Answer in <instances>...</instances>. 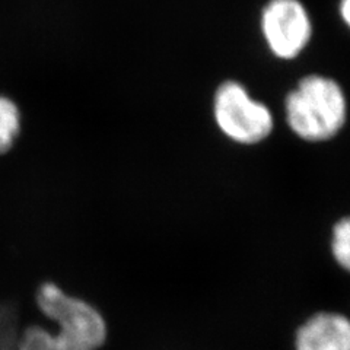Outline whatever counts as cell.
Instances as JSON below:
<instances>
[{
  "mask_svg": "<svg viewBox=\"0 0 350 350\" xmlns=\"http://www.w3.org/2000/svg\"><path fill=\"white\" fill-rule=\"evenodd\" d=\"M21 133V111L10 98L0 95V155L12 149Z\"/></svg>",
  "mask_w": 350,
  "mask_h": 350,
  "instance_id": "obj_7",
  "label": "cell"
},
{
  "mask_svg": "<svg viewBox=\"0 0 350 350\" xmlns=\"http://www.w3.org/2000/svg\"><path fill=\"white\" fill-rule=\"evenodd\" d=\"M261 32L273 56L292 60L308 46L312 22L301 0H269L261 14Z\"/></svg>",
  "mask_w": 350,
  "mask_h": 350,
  "instance_id": "obj_4",
  "label": "cell"
},
{
  "mask_svg": "<svg viewBox=\"0 0 350 350\" xmlns=\"http://www.w3.org/2000/svg\"><path fill=\"white\" fill-rule=\"evenodd\" d=\"M213 116L222 133L241 145L262 142L275 126L266 104L254 100L245 86L237 81H228L217 88Z\"/></svg>",
  "mask_w": 350,
  "mask_h": 350,
  "instance_id": "obj_3",
  "label": "cell"
},
{
  "mask_svg": "<svg viewBox=\"0 0 350 350\" xmlns=\"http://www.w3.org/2000/svg\"><path fill=\"white\" fill-rule=\"evenodd\" d=\"M16 350H90L75 345L50 328L31 325L22 332Z\"/></svg>",
  "mask_w": 350,
  "mask_h": 350,
  "instance_id": "obj_6",
  "label": "cell"
},
{
  "mask_svg": "<svg viewBox=\"0 0 350 350\" xmlns=\"http://www.w3.org/2000/svg\"><path fill=\"white\" fill-rule=\"evenodd\" d=\"M6 345H8V342H6V330L0 334V350H6Z\"/></svg>",
  "mask_w": 350,
  "mask_h": 350,
  "instance_id": "obj_10",
  "label": "cell"
},
{
  "mask_svg": "<svg viewBox=\"0 0 350 350\" xmlns=\"http://www.w3.org/2000/svg\"><path fill=\"white\" fill-rule=\"evenodd\" d=\"M340 16L345 24L350 28V0H340Z\"/></svg>",
  "mask_w": 350,
  "mask_h": 350,
  "instance_id": "obj_9",
  "label": "cell"
},
{
  "mask_svg": "<svg viewBox=\"0 0 350 350\" xmlns=\"http://www.w3.org/2000/svg\"><path fill=\"white\" fill-rule=\"evenodd\" d=\"M330 253L336 265L350 275V215L334 224L332 229Z\"/></svg>",
  "mask_w": 350,
  "mask_h": 350,
  "instance_id": "obj_8",
  "label": "cell"
},
{
  "mask_svg": "<svg viewBox=\"0 0 350 350\" xmlns=\"http://www.w3.org/2000/svg\"><path fill=\"white\" fill-rule=\"evenodd\" d=\"M293 350H350V317L340 311H315L298 324Z\"/></svg>",
  "mask_w": 350,
  "mask_h": 350,
  "instance_id": "obj_5",
  "label": "cell"
},
{
  "mask_svg": "<svg viewBox=\"0 0 350 350\" xmlns=\"http://www.w3.org/2000/svg\"><path fill=\"white\" fill-rule=\"evenodd\" d=\"M284 114L289 129L302 140H330L346 123V95L332 78L305 76L284 100Z\"/></svg>",
  "mask_w": 350,
  "mask_h": 350,
  "instance_id": "obj_1",
  "label": "cell"
},
{
  "mask_svg": "<svg viewBox=\"0 0 350 350\" xmlns=\"http://www.w3.org/2000/svg\"><path fill=\"white\" fill-rule=\"evenodd\" d=\"M38 310L54 324L57 334L81 347L98 350L108 338L104 314L91 302L73 297L53 282L37 289Z\"/></svg>",
  "mask_w": 350,
  "mask_h": 350,
  "instance_id": "obj_2",
  "label": "cell"
}]
</instances>
